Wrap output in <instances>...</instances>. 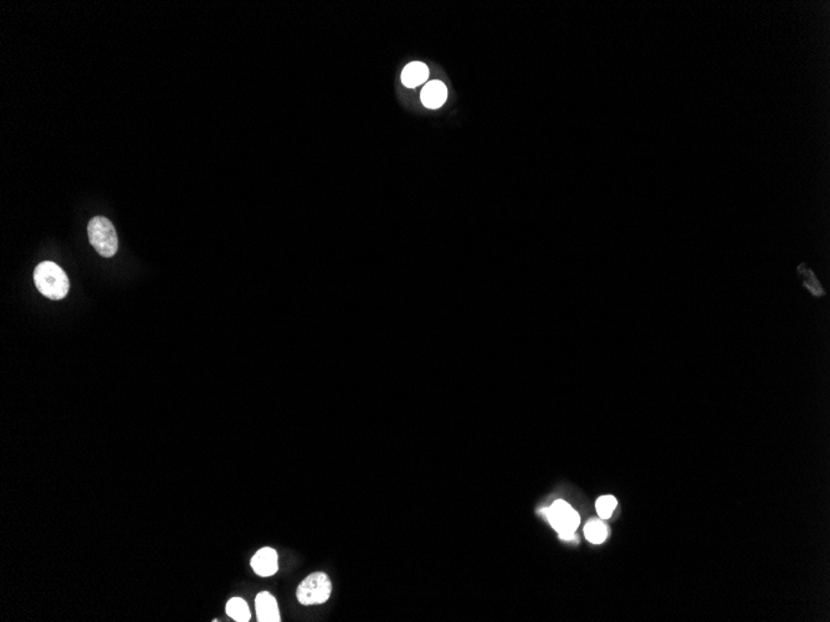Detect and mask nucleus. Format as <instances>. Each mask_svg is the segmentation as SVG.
Instances as JSON below:
<instances>
[{
	"mask_svg": "<svg viewBox=\"0 0 830 622\" xmlns=\"http://www.w3.org/2000/svg\"><path fill=\"white\" fill-rule=\"evenodd\" d=\"M34 282L38 291L52 301L66 297L70 290L68 275L59 265L51 261H44L36 266Z\"/></svg>",
	"mask_w": 830,
	"mask_h": 622,
	"instance_id": "f257e3e1",
	"label": "nucleus"
},
{
	"mask_svg": "<svg viewBox=\"0 0 830 622\" xmlns=\"http://www.w3.org/2000/svg\"><path fill=\"white\" fill-rule=\"evenodd\" d=\"M91 245L103 258H112L118 250L117 232L112 223L103 216L91 219L87 228Z\"/></svg>",
	"mask_w": 830,
	"mask_h": 622,
	"instance_id": "f03ea898",
	"label": "nucleus"
},
{
	"mask_svg": "<svg viewBox=\"0 0 830 622\" xmlns=\"http://www.w3.org/2000/svg\"><path fill=\"white\" fill-rule=\"evenodd\" d=\"M552 527L558 532L563 540H572L579 526V514L565 501L558 499L544 510Z\"/></svg>",
	"mask_w": 830,
	"mask_h": 622,
	"instance_id": "7ed1b4c3",
	"label": "nucleus"
},
{
	"mask_svg": "<svg viewBox=\"0 0 830 622\" xmlns=\"http://www.w3.org/2000/svg\"><path fill=\"white\" fill-rule=\"evenodd\" d=\"M332 593L331 580L326 572L311 574L300 584L298 599L303 605H320L330 599Z\"/></svg>",
	"mask_w": 830,
	"mask_h": 622,
	"instance_id": "20e7f679",
	"label": "nucleus"
},
{
	"mask_svg": "<svg viewBox=\"0 0 830 622\" xmlns=\"http://www.w3.org/2000/svg\"><path fill=\"white\" fill-rule=\"evenodd\" d=\"M252 568L260 577H271L276 574L279 569L276 550L269 547L259 550L252 559Z\"/></svg>",
	"mask_w": 830,
	"mask_h": 622,
	"instance_id": "39448f33",
	"label": "nucleus"
},
{
	"mask_svg": "<svg viewBox=\"0 0 830 622\" xmlns=\"http://www.w3.org/2000/svg\"><path fill=\"white\" fill-rule=\"evenodd\" d=\"M256 615L260 622H279L280 611L277 606V601L272 595L268 591H263L255 599Z\"/></svg>",
	"mask_w": 830,
	"mask_h": 622,
	"instance_id": "423d86ee",
	"label": "nucleus"
},
{
	"mask_svg": "<svg viewBox=\"0 0 830 622\" xmlns=\"http://www.w3.org/2000/svg\"><path fill=\"white\" fill-rule=\"evenodd\" d=\"M446 97H448V90H446V86L442 81L428 82L421 90V102L424 106L430 108V110H435V108L443 106L446 101Z\"/></svg>",
	"mask_w": 830,
	"mask_h": 622,
	"instance_id": "0eeeda50",
	"label": "nucleus"
},
{
	"mask_svg": "<svg viewBox=\"0 0 830 622\" xmlns=\"http://www.w3.org/2000/svg\"><path fill=\"white\" fill-rule=\"evenodd\" d=\"M429 77V68L423 62H412L405 66L402 73V81L407 87H416L421 84H425Z\"/></svg>",
	"mask_w": 830,
	"mask_h": 622,
	"instance_id": "6e6552de",
	"label": "nucleus"
},
{
	"mask_svg": "<svg viewBox=\"0 0 830 622\" xmlns=\"http://www.w3.org/2000/svg\"><path fill=\"white\" fill-rule=\"evenodd\" d=\"M226 614L238 622H247L250 620V610L247 606L245 600L240 599V598H233V599L228 601L226 604Z\"/></svg>",
	"mask_w": 830,
	"mask_h": 622,
	"instance_id": "1a4fd4ad",
	"label": "nucleus"
},
{
	"mask_svg": "<svg viewBox=\"0 0 830 622\" xmlns=\"http://www.w3.org/2000/svg\"><path fill=\"white\" fill-rule=\"evenodd\" d=\"M796 271H798V276L801 277V280H802L803 283H804V286L807 287L808 290H809V292H810L812 295L817 296V297L824 296V290H823V287L820 286V283H819V281L817 280V277H815V275H814L813 271H812L810 269H808L807 265H799V266H798V269H796Z\"/></svg>",
	"mask_w": 830,
	"mask_h": 622,
	"instance_id": "9d476101",
	"label": "nucleus"
},
{
	"mask_svg": "<svg viewBox=\"0 0 830 622\" xmlns=\"http://www.w3.org/2000/svg\"><path fill=\"white\" fill-rule=\"evenodd\" d=\"M584 535L592 543H603L606 538V527L603 521H588L584 527Z\"/></svg>",
	"mask_w": 830,
	"mask_h": 622,
	"instance_id": "9b49d317",
	"label": "nucleus"
},
{
	"mask_svg": "<svg viewBox=\"0 0 830 622\" xmlns=\"http://www.w3.org/2000/svg\"><path fill=\"white\" fill-rule=\"evenodd\" d=\"M617 505L618 501L616 499V497H613V496H603V497H600L597 501L595 508H597V512H598V514H599L602 519H608V518H611Z\"/></svg>",
	"mask_w": 830,
	"mask_h": 622,
	"instance_id": "f8f14e48",
	"label": "nucleus"
}]
</instances>
